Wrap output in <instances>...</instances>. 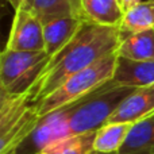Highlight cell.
<instances>
[{"instance_id":"obj_1","label":"cell","mask_w":154,"mask_h":154,"mask_svg":"<svg viewBox=\"0 0 154 154\" xmlns=\"http://www.w3.org/2000/svg\"><path fill=\"white\" fill-rule=\"evenodd\" d=\"M120 39L119 26H103L85 20L75 37L51 56L42 75L29 91L30 99L34 103L42 100L70 76L116 51Z\"/></svg>"},{"instance_id":"obj_2","label":"cell","mask_w":154,"mask_h":154,"mask_svg":"<svg viewBox=\"0 0 154 154\" xmlns=\"http://www.w3.org/2000/svg\"><path fill=\"white\" fill-rule=\"evenodd\" d=\"M116 58L118 54L116 51H114L99 60L93 65L85 68L84 70L70 76L50 95L35 103L38 115L42 118L62 107L76 103L85 97L88 93L95 91L96 88L103 85L104 82L111 80L115 70Z\"/></svg>"},{"instance_id":"obj_3","label":"cell","mask_w":154,"mask_h":154,"mask_svg":"<svg viewBox=\"0 0 154 154\" xmlns=\"http://www.w3.org/2000/svg\"><path fill=\"white\" fill-rule=\"evenodd\" d=\"M137 88L116 85L108 80L88 93L72 107L69 118L70 134L96 131L106 125L122 101Z\"/></svg>"},{"instance_id":"obj_4","label":"cell","mask_w":154,"mask_h":154,"mask_svg":"<svg viewBox=\"0 0 154 154\" xmlns=\"http://www.w3.org/2000/svg\"><path fill=\"white\" fill-rule=\"evenodd\" d=\"M39 119L29 93L11 95L0 91V154H15Z\"/></svg>"},{"instance_id":"obj_5","label":"cell","mask_w":154,"mask_h":154,"mask_svg":"<svg viewBox=\"0 0 154 154\" xmlns=\"http://www.w3.org/2000/svg\"><path fill=\"white\" fill-rule=\"evenodd\" d=\"M51 57L42 51L5 49L0 56V91L11 95L29 93Z\"/></svg>"},{"instance_id":"obj_6","label":"cell","mask_w":154,"mask_h":154,"mask_svg":"<svg viewBox=\"0 0 154 154\" xmlns=\"http://www.w3.org/2000/svg\"><path fill=\"white\" fill-rule=\"evenodd\" d=\"M75 104V103H73ZM73 104L53 111L39 119L37 127L19 145L15 154H35L70 134L69 118Z\"/></svg>"},{"instance_id":"obj_7","label":"cell","mask_w":154,"mask_h":154,"mask_svg":"<svg viewBox=\"0 0 154 154\" xmlns=\"http://www.w3.org/2000/svg\"><path fill=\"white\" fill-rule=\"evenodd\" d=\"M5 49L18 51L45 50L43 24L34 11L26 7L15 11Z\"/></svg>"},{"instance_id":"obj_8","label":"cell","mask_w":154,"mask_h":154,"mask_svg":"<svg viewBox=\"0 0 154 154\" xmlns=\"http://www.w3.org/2000/svg\"><path fill=\"white\" fill-rule=\"evenodd\" d=\"M154 114V84L134 89L122 101L108 122L135 123Z\"/></svg>"},{"instance_id":"obj_9","label":"cell","mask_w":154,"mask_h":154,"mask_svg":"<svg viewBox=\"0 0 154 154\" xmlns=\"http://www.w3.org/2000/svg\"><path fill=\"white\" fill-rule=\"evenodd\" d=\"M111 81L130 88H142L154 84V60L137 61L118 56Z\"/></svg>"},{"instance_id":"obj_10","label":"cell","mask_w":154,"mask_h":154,"mask_svg":"<svg viewBox=\"0 0 154 154\" xmlns=\"http://www.w3.org/2000/svg\"><path fill=\"white\" fill-rule=\"evenodd\" d=\"M85 20L77 16H58L42 22L45 51L50 57L54 56L77 34Z\"/></svg>"},{"instance_id":"obj_11","label":"cell","mask_w":154,"mask_h":154,"mask_svg":"<svg viewBox=\"0 0 154 154\" xmlns=\"http://www.w3.org/2000/svg\"><path fill=\"white\" fill-rule=\"evenodd\" d=\"M116 154H154V114L134 123Z\"/></svg>"},{"instance_id":"obj_12","label":"cell","mask_w":154,"mask_h":154,"mask_svg":"<svg viewBox=\"0 0 154 154\" xmlns=\"http://www.w3.org/2000/svg\"><path fill=\"white\" fill-rule=\"evenodd\" d=\"M116 54L137 61L154 60V27L122 37Z\"/></svg>"},{"instance_id":"obj_13","label":"cell","mask_w":154,"mask_h":154,"mask_svg":"<svg viewBox=\"0 0 154 154\" xmlns=\"http://www.w3.org/2000/svg\"><path fill=\"white\" fill-rule=\"evenodd\" d=\"M23 7L34 11L42 22L58 16H77L85 19L81 0H27Z\"/></svg>"},{"instance_id":"obj_14","label":"cell","mask_w":154,"mask_h":154,"mask_svg":"<svg viewBox=\"0 0 154 154\" xmlns=\"http://www.w3.org/2000/svg\"><path fill=\"white\" fill-rule=\"evenodd\" d=\"M134 123L128 122H107L101 127L96 130L95 142L93 146L95 150L100 153H118L119 149L127 139Z\"/></svg>"},{"instance_id":"obj_15","label":"cell","mask_w":154,"mask_h":154,"mask_svg":"<svg viewBox=\"0 0 154 154\" xmlns=\"http://www.w3.org/2000/svg\"><path fill=\"white\" fill-rule=\"evenodd\" d=\"M87 20L103 26H119L123 18L119 0H81Z\"/></svg>"},{"instance_id":"obj_16","label":"cell","mask_w":154,"mask_h":154,"mask_svg":"<svg viewBox=\"0 0 154 154\" xmlns=\"http://www.w3.org/2000/svg\"><path fill=\"white\" fill-rule=\"evenodd\" d=\"M154 27V0L141 2L123 14L119 24L120 35L139 32Z\"/></svg>"},{"instance_id":"obj_17","label":"cell","mask_w":154,"mask_h":154,"mask_svg":"<svg viewBox=\"0 0 154 154\" xmlns=\"http://www.w3.org/2000/svg\"><path fill=\"white\" fill-rule=\"evenodd\" d=\"M96 131L72 134L51 143L43 152L48 154H96L93 142Z\"/></svg>"},{"instance_id":"obj_18","label":"cell","mask_w":154,"mask_h":154,"mask_svg":"<svg viewBox=\"0 0 154 154\" xmlns=\"http://www.w3.org/2000/svg\"><path fill=\"white\" fill-rule=\"evenodd\" d=\"M141 2L142 0H119V4H120V8H122L123 12H126V11H128L130 8H133L134 5H137Z\"/></svg>"},{"instance_id":"obj_19","label":"cell","mask_w":154,"mask_h":154,"mask_svg":"<svg viewBox=\"0 0 154 154\" xmlns=\"http://www.w3.org/2000/svg\"><path fill=\"white\" fill-rule=\"evenodd\" d=\"M7 2L10 3V4L14 7V10L16 11V10H19L20 7H23V5L26 4L27 0H7Z\"/></svg>"},{"instance_id":"obj_20","label":"cell","mask_w":154,"mask_h":154,"mask_svg":"<svg viewBox=\"0 0 154 154\" xmlns=\"http://www.w3.org/2000/svg\"><path fill=\"white\" fill-rule=\"evenodd\" d=\"M96 154H107V153H100V152H96ZM112 154H116V153H112Z\"/></svg>"},{"instance_id":"obj_21","label":"cell","mask_w":154,"mask_h":154,"mask_svg":"<svg viewBox=\"0 0 154 154\" xmlns=\"http://www.w3.org/2000/svg\"><path fill=\"white\" fill-rule=\"evenodd\" d=\"M35 154H48V153H45V152H39V153H35Z\"/></svg>"}]
</instances>
